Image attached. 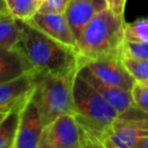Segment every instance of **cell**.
I'll return each instance as SVG.
<instances>
[{
    "label": "cell",
    "instance_id": "cell-1",
    "mask_svg": "<svg viewBox=\"0 0 148 148\" xmlns=\"http://www.w3.org/2000/svg\"><path fill=\"white\" fill-rule=\"evenodd\" d=\"M19 36L14 48L25 57L35 71L65 75L76 72L79 67V54L74 48L50 38L18 19Z\"/></svg>",
    "mask_w": 148,
    "mask_h": 148
},
{
    "label": "cell",
    "instance_id": "cell-2",
    "mask_svg": "<svg viewBox=\"0 0 148 148\" xmlns=\"http://www.w3.org/2000/svg\"><path fill=\"white\" fill-rule=\"evenodd\" d=\"M124 17L108 8L99 12L82 29L76 42L79 62L121 57L124 44Z\"/></svg>",
    "mask_w": 148,
    "mask_h": 148
},
{
    "label": "cell",
    "instance_id": "cell-3",
    "mask_svg": "<svg viewBox=\"0 0 148 148\" xmlns=\"http://www.w3.org/2000/svg\"><path fill=\"white\" fill-rule=\"evenodd\" d=\"M76 72L57 75L35 71L32 99L37 106L44 127L61 116L73 115L72 86Z\"/></svg>",
    "mask_w": 148,
    "mask_h": 148
},
{
    "label": "cell",
    "instance_id": "cell-4",
    "mask_svg": "<svg viewBox=\"0 0 148 148\" xmlns=\"http://www.w3.org/2000/svg\"><path fill=\"white\" fill-rule=\"evenodd\" d=\"M72 101L74 117L101 132L120 118L118 112L78 72L73 79Z\"/></svg>",
    "mask_w": 148,
    "mask_h": 148
},
{
    "label": "cell",
    "instance_id": "cell-5",
    "mask_svg": "<svg viewBox=\"0 0 148 148\" xmlns=\"http://www.w3.org/2000/svg\"><path fill=\"white\" fill-rule=\"evenodd\" d=\"M77 72L87 80L99 95L118 112L120 118H148V114L135 107L130 91L106 83L97 79L85 66L80 65Z\"/></svg>",
    "mask_w": 148,
    "mask_h": 148
},
{
    "label": "cell",
    "instance_id": "cell-6",
    "mask_svg": "<svg viewBox=\"0 0 148 148\" xmlns=\"http://www.w3.org/2000/svg\"><path fill=\"white\" fill-rule=\"evenodd\" d=\"M39 148H82L79 127L74 115L61 116L46 126Z\"/></svg>",
    "mask_w": 148,
    "mask_h": 148
},
{
    "label": "cell",
    "instance_id": "cell-7",
    "mask_svg": "<svg viewBox=\"0 0 148 148\" xmlns=\"http://www.w3.org/2000/svg\"><path fill=\"white\" fill-rule=\"evenodd\" d=\"M83 65L99 81L113 85L131 92L135 84V79L125 68L121 57H108L101 59L80 61L79 66Z\"/></svg>",
    "mask_w": 148,
    "mask_h": 148
},
{
    "label": "cell",
    "instance_id": "cell-8",
    "mask_svg": "<svg viewBox=\"0 0 148 148\" xmlns=\"http://www.w3.org/2000/svg\"><path fill=\"white\" fill-rule=\"evenodd\" d=\"M44 128L38 108L31 97L21 111L12 148H39Z\"/></svg>",
    "mask_w": 148,
    "mask_h": 148
},
{
    "label": "cell",
    "instance_id": "cell-9",
    "mask_svg": "<svg viewBox=\"0 0 148 148\" xmlns=\"http://www.w3.org/2000/svg\"><path fill=\"white\" fill-rule=\"evenodd\" d=\"M35 71L0 84V114L21 110L33 95Z\"/></svg>",
    "mask_w": 148,
    "mask_h": 148
},
{
    "label": "cell",
    "instance_id": "cell-10",
    "mask_svg": "<svg viewBox=\"0 0 148 148\" xmlns=\"http://www.w3.org/2000/svg\"><path fill=\"white\" fill-rule=\"evenodd\" d=\"M147 135L148 118H119L105 132V139L119 148H134Z\"/></svg>",
    "mask_w": 148,
    "mask_h": 148
},
{
    "label": "cell",
    "instance_id": "cell-11",
    "mask_svg": "<svg viewBox=\"0 0 148 148\" xmlns=\"http://www.w3.org/2000/svg\"><path fill=\"white\" fill-rule=\"evenodd\" d=\"M27 23L52 39L76 50V39L64 14L38 11Z\"/></svg>",
    "mask_w": 148,
    "mask_h": 148
},
{
    "label": "cell",
    "instance_id": "cell-12",
    "mask_svg": "<svg viewBox=\"0 0 148 148\" xmlns=\"http://www.w3.org/2000/svg\"><path fill=\"white\" fill-rule=\"evenodd\" d=\"M106 8L105 0H70L64 15L76 42L87 23Z\"/></svg>",
    "mask_w": 148,
    "mask_h": 148
},
{
    "label": "cell",
    "instance_id": "cell-13",
    "mask_svg": "<svg viewBox=\"0 0 148 148\" xmlns=\"http://www.w3.org/2000/svg\"><path fill=\"white\" fill-rule=\"evenodd\" d=\"M35 71L17 49L0 47V84Z\"/></svg>",
    "mask_w": 148,
    "mask_h": 148
},
{
    "label": "cell",
    "instance_id": "cell-14",
    "mask_svg": "<svg viewBox=\"0 0 148 148\" xmlns=\"http://www.w3.org/2000/svg\"><path fill=\"white\" fill-rule=\"evenodd\" d=\"M18 21L8 11L0 13V47L13 48L18 40Z\"/></svg>",
    "mask_w": 148,
    "mask_h": 148
},
{
    "label": "cell",
    "instance_id": "cell-15",
    "mask_svg": "<svg viewBox=\"0 0 148 148\" xmlns=\"http://www.w3.org/2000/svg\"><path fill=\"white\" fill-rule=\"evenodd\" d=\"M6 9L14 18L27 21L39 11L42 0H4Z\"/></svg>",
    "mask_w": 148,
    "mask_h": 148
},
{
    "label": "cell",
    "instance_id": "cell-16",
    "mask_svg": "<svg viewBox=\"0 0 148 148\" xmlns=\"http://www.w3.org/2000/svg\"><path fill=\"white\" fill-rule=\"evenodd\" d=\"M21 110H15L6 115L0 123V148H12Z\"/></svg>",
    "mask_w": 148,
    "mask_h": 148
},
{
    "label": "cell",
    "instance_id": "cell-17",
    "mask_svg": "<svg viewBox=\"0 0 148 148\" xmlns=\"http://www.w3.org/2000/svg\"><path fill=\"white\" fill-rule=\"evenodd\" d=\"M124 41L148 44V17L138 18L124 25Z\"/></svg>",
    "mask_w": 148,
    "mask_h": 148
},
{
    "label": "cell",
    "instance_id": "cell-18",
    "mask_svg": "<svg viewBox=\"0 0 148 148\" xmlns=\"http://www.w3.org/2000/svg\"><path fill=\"white\" fill-rule=\"evenodd\" d=\"M125 68L132 75L136 82L148 81V60L131 57H121Z\"/></svg>",
    "mask_w": 148,
    "mask_h": 148
},
{
    "label": "cell",
    "instance_id": "cell-19",
    "mask_svg": "<svg viewBox=\"0 0 148 148\" xmlns=\"http://www.w3.org/2000/svg\"><path fill=\"white\" fill-rule=\"evenodd\" d=\"M121 57L148 60V44L124 42L121 51Z\"/></svg>",
    "mask_w": 148,
    "mask_h": 148
},
{
    "label": "cell",
    "instance_id": "cell-20",
    "mask_svg": "<svg viewBox=\"0 0 148 148\" xmlns=\"http://www.w3.org/2000/svg\"><path fill=\"white\" fill-rule=\"evenodd\" d=\"M131 95L135 107L148 114V86L141 82H135L132 87Z\"/></svg>",
    "mask_w": 148,
    "mask_h": 148
},
{
    "label": "cell",
    "instance_id": "cell-21",
    "mask_svg": "<svg viewBox=\"0 0 148 148\" xmlns=\"http://www.w3.org/2000/svg\"><path fill=\"white\" fill-rule=\"evenodd\" d=\"M70 0H42L39 12L64 14Z\"/></svg>",
    "mask_w": 148,
    "mask_h": 148
},
{
    "label": "cell",
    "instance_id": "cell-22",
    "mask_svg": "<svg viewBox=\"0 0 148 148\" xmlns=\"http://www.w3.org/2000/svg\"><path fill=\"white\" fill-rule=\"evenodd\" d=\"M107 3V8L111 10L115 15L124 17V11L127 0H105Z\"/></svg>",
    "mask_w": 148,
    "mask_h": 148
},
{
    "label": "cell",
    "instance_id": "cell-23",
    "mask_svg": "<svg viewBox=\"0 0 148 148\" xmlns=\"http://www.w3.org/2000/svg\"><path fill=\"white\" fill-rule=\"evenodd\" d=\"M134 148H148V135L141 138Z\"/></svg>",
    "mask_w": 148,
    "mask_h": 148
},
{
    "label": "cell",
    "instance_id": "cell-24",
    "mask_svg": "<svg viewBox=\"0 0 148 148\" xmlns=\"http://www.w3.org/2000/svg\"><path fill=\"white\" fill-rule=\"evenodd\" d=\"M103 148H119V147H118V146H116V145H114L113 143H111L110 141H108V140L105 139V141H103Z\"/></svg>",
    "mask_w": 148,
    "mask_h": 148
},
{
    "label": "cell",
    "instance_id": "cell-25",
    "mask_svg": "<svg viewBox=\"0 0 148 148\" xmlns=\"http://www.w3.org/2000/svg\"><path fill=\"white\" fill-rule=\"evenodd\" d=\"M4 11H7L6 6H5V5H0V13L4 12Z\"/></svg>",
    "mask_w": 148,
    "mask_h": 148
},
{
    "label": "cell",
    "instance_id": "cell-26",
    "mask_svg": "<svg viewBox=\"0 0 148 148\" xmlns=\"http://www.w3.org/2000/svg\"><path fill=\"white\" fill-rule=\"evenodd\" d=\"M6 115H7V114H0V123L4 120V118L6 117Z\"/></svg>",
    "mask_w": 148,
    "mask_h": 148
},
{
    "label": "cell",
    "instance_id": "cell-27",
    "mask_svg": "<svg viewBox=\"0 0 148 148\" xmlns=\"http://www.w3.org/2000/svg\"><path fill=\"white\" fill-rule=\"evenodd\" d=\"M0 5H5L4 0H0Z\"/></svg>",
    "mask_w": 148,
    "mask_h": 148
},
{
    "label": "cell",
    "instance_id": "cell-28",
    "mask_svg": "<svg viewBox=\"0 0 148 148\" xmlns=\"http://www.w3.org/2000/svg\"><path fill=\"white\" fill-rule=\"evenodd\" d=\"M144 85H146V86H148V81H145V82H142Z\"/></svg>",
    "mask_w": 148,
    "mask_h": 148
}]
</instances>
